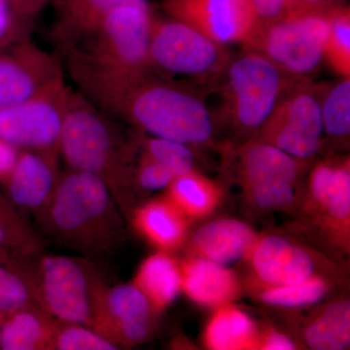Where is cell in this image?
I'll return each instance as SVG.
<instances>
[{"label": "cell", "mask_w": 350, "mask_h": 350, "mask_svg": "<svg viewBox=\"0 0 350 350\" xmlns=\"http://www.w3.org/2000/svg\"><path fill=\"white\" fill-rule=\"evenodd\" d=\"M116 345L90 327L80 324L57 323L52 350H118Z\"/></svg>", "instance_id": "d6a6232c"}, {"label": "cell", "mask_w": 350, "mask_h": 350, "mask_svg": "<svg viewBox=\"0 0 350 350\" xmlns=\"http://www.w3.org/2000/svg\"><path fill=\"white\" fill-rule=\"evenodd\" d=\"M156 312L135 284L109 285L101 297L92 329L119 349L135 347L150 337Z\"/></svg>", "instance_id": "7c38bea8"}, {"label": "cell", "mask_w": 350, "mask_h": 350, "mask_svg": "<svg viewBox=\"0 0 350 350\" xmlns=\"http://www.w3.org/2000/svg\"><path fill=\"white\" fill-rule=\"evenodd\" d=\"M250 2L253 25L247 38L258 29L284 18L301 3V0H250Z\"/></svg>", "instance_id": "d590c367"}, {"label": "cell", "mask_w": 350, "mask_h": 350, "mask_svg": "<svg viewBox=\"0 0 350 350\" xmlns=\"http://www.w3.org/2000/svg\"><path fill=\"white\" fill-rule=\"evenodd\" d=\"M248 197L255 206L261 209H280L291 206L296 199V183L275 182L245 187Z\"/></svg>", "instance_id": "836d02e7"}, {"label": "cell", "mask_w": 350, "mask_h": 350, "mask_svg": "<svg viewBox=\"0 0 350 350\" xmlns=\"http://www.w3.org/2000/svg\"><path fill=\"white\" fill-rule=\"evenodd\" d=\"M144 153L179 176L194 170V156L190 146L162 137L140 139Z\"/></svg>", "instance_id": "1f68e13d"}, {"label": "cell", "mask_w": 350, "mask_h": 350, "mask_svg": "<svg viewBox=\"0 0 350 350\" xmlns=\"http://www.w3.org/2000/svg\"><path fill=\"white\" fill-rule=\"evenodd\" d=\"M19 17L5 0H0V49L21 40V27Z\"/></svg>", "instance_id": "8d00e7d4"}, {"label": "cell", "mask_w": 350, "mask_h": 350, "mask_svg": "<svg viewBox=\"0 0 350 350\" xmlns=\"http://www.w3.org/2000/svg\"><path fill=\"white\" fill-rule=\"evenodd\" d=\"M20 151V149L0 138V183L2 185L12 172Z\"/></svg>", "instance_id": "f35d334b"}, {"label": "cell", "mask_w": 350, "mask_h": 350, "mask_svg": "<svg viewBox=\"0 0 350 350\" xmlns=\"http://www.w3.org/2000/svg\"><path fill=\"white\" fill-rule=\"evenodd\" d=\"M56 319L38 306H27L0 317V349L52 350Z\"/></svg>", "instance_id": "ffe728a7"}, {"label": "cell", "mask_w": 350, "mask_h": 350, "mask_svg": "<svg viewBox=\"0 0 350 350\" xmlns=\"http://www.w3.org/2000/svg\"><path fill=\"white\" fill-rule=\"evenodd\" d=\"M44 239L6 195L0 193V252L34 256L42 252Z\"/></svg>", "instance_id": "4316f807"}, {"label": "cell", "mask_w": 350, "mask_h": 350, "mask_svg": "<svg viewBox=\"0 0 350 350\" xmlns=\"http://www.w3.org/2000/svg\"><path fill=\"white\" fill-rule=\"evenodd\" d=\"M304 1L310 4V5L322 9H332L334 7L345 4V0H304Z\"/></svg>", "instance_id": "60d3db41"}, {"label": "cell", "mask_w": 350, "mask_h": 350, "mask_svg": "<svg viewBox=\"0 0 350 350\" xmlns=\"http://www.w3.org/2000/svg\"><path fill=\"white\" fill-rule=\"evenodd\" d=\"M239 158L244 187L282 181L297 183L306 163L258 138L244 145Z\"/></svg>", "instance_id": "d6986e66"}, {"label": "cell", "mask_w": 350, "mask_h": 350, "mask_svg": "<svg viewBox=\"0 0 350 350\" xmlns=\"http://www.w3.org/2000/svg\"><path fill=\"white\" fill-rule=\"evenodd\" d=\"M324 57L338 75L350 77V11L345 4L331 9Z\"/></svg>", "instance_id": "f546056e"}, {"label": "cell", "mask_w": 350, "mask_h": 350, "mask_svg": "<svg viewBox=\"0 0 350 350\" xmlns=\"http://www.w3.org/2000/svg\"><path fill=\"white\" fill-rule=\"evenodd\" d=\"M323 130L333 139H347L350 133V77H342L321 93Z\"/></svg>", "instance_id": "f1b7e54d"}, {"label": "cell", "mask_w": 350, "mask_h": 350, "mask_svg": "<svg viewBox=\"0 0 350 350\" xmlns=\"http://www.w3.org/2000/svg\"><path fill=\"white\" fill-rule=\"evenodd\" d=\"M308 197L321 227L331 238L349 247V159L328 160L317 165L308 178Z\"/></svg>", "instance_id": "5bb4252c"}, {"label": "cell", "mask_w": 350, "mask_h": 350, "mask_svg": "<svg viewBox=\"0 0 350 350\" xmlns=\"http://www.w3.org/2000/svg\"><path fill=\"white\" fill-rule=\"evenodd\" d=\"M100 110L153 137L188 146L206 144L213 135V116L197 94L150 75L117 94Z\"/></svg>", "instance_id": "277c9868"}, {"label": "cell", "mask_w": 350, "mask_h": 350, "mask_svg": "<svg viewBox=\"0 0 350 350\" xmlns=\"http://www.w3.org/2000/svg\"><path fill=\"white\" fill-rule=\"evenodd\" d=\"M152 7L113 9L98 29L66 49L69 72L98 108L150 75Z\"/></svg>", "instance_id": "6da1fadb"}, {"label": "cell", "mask_w": 350, "mask_h": 350, "mask_svg": "<svg viewBox=\"0 0 350 350\" xmlns=\"http://www.w3.org/2000/svg\"><path fill=\"white\" fill-rule=\"evenodd\" d=\"M259 333L250 315L230 305L216 308L204 334V342L214 350L257 349Z\"/></svg>", "instance_id": "d4e9b609"}, {"label": "cell", "mask_w": 350, "mask_h": 350, "mask_svg": "<svg viewBox=\"0 0 350 350\" xmlns=\"http://www.w3.org/2000/svg\"><path fill=\"white\" fill-rule=\"evenodd\" d=\"M224 76L226 114L239 130L256 133L287 92L303 80L251 51L232 59Z\"/></svg>", "instance_id": "52a82bcc"}, {"label": "cell", "mask_w": 350, "mask_h": 350, "mask_svg": "<svg viewBox=\"0 0 350 350\" xmlns=\"http://www.w3.org/2000/svg\"><path fill=\"white\" fill-rule=\"evenodd\" d=\"M328 291V284L323 278L314 275L303 282L266 287L261 299L268 305L280 308H303L319 303Z\"/></svg>", "instance_id": "4dcf8cb0"}, {"label": "cell", "mask_w": 350, "mask_h": 350, "mask_svg": "<svg viewBox=\"0 0 350 350\" xmlns=\"http://www.w3.org/2000/svg\"><path fill=\"white\" fill-rule=\"evenodd\" d=\"M68 91L63 80L29 100L0 108V138L20 150L59 155Z\"/></svg>", "instance_id": "30bf717a"}, {"label": "cell", "mask_w": 350, "mask_h": 350, "mask_svg": "<svg viewBox=\"0 0 350 350\" xmlns=\"http://www.w3.org/2000/svg\"><path fill=\"white\" fill-rule=\"evenodd\" d=\"M133 284L160 312L172 305L182 291L181 267L167 252L160 251L142 262Z\"/></svg>", "instance_id": "cb8c5ba5"}, {"label": "cell", "mask_w": 350, "mask_h": 350, "mask_svg": "<svg viewBox=\"0 0 350 350\" xmlns=\"http://www.w3.org/2000/svg\"><path fill=\"white\" fill-rule=\"evenodd\" d=\"M244 1H245V2H246V3L250 4V5L251 6V2H250V0H244Z\"/></svg>", "instance_id": "7bdbcfd3"}, {"label": "cell", "mask_w": 350, "mask_h": 350, "mask_svg": "<svg viewBox=\"0 0 350 350\" xmlns=\"http://www.w3.org/2000/svg\"><path fill=\"white\" fill-rule=\"evenodd\" d=\"M181 275L182 291L200 306L218 308L238 296V278L224 265L196 256L184 262Z\"/></svg>", "instance_id": "ac0fdd59"}, {"label": "cell", "mask_w": 350, "mask_h": 350, "mask_svg": "<svg viewBox=\"0 0 350 350\" xmlns=\"http://www.w3.org/2000/svg\"><path fill=\"white\" fill-rule=\"evenodd\" d=\"M149 54L152 68L196 80L224 76L232 57L225 45L174 19L154 16Z\"/></svg>", "instance_id": "ba28073f"}, {"label": "cell", "mask_w": 350, "mask_h": 350, "mask_svg": "<svg viewBox=\"0 0 350 350\" xmlns=\"http://www.w3.org/2000/svg\"><path fill=\"white\" fill-rule=\"evenodd\" d=\"M33 1L36 2V5H38V8L41 10V8H42L44 4H45L48 0H33Z\"/></svg>", "instance_id": "b9f144b4"}, {"label": "cell", "mask_w": 350, "mask_h": 350, "mask_svg": "<svg viewBox=\"0 0 350 350\" xmlns=\"http://www.w3.org/2000/svg\"><path fill=\"white\" fill-rule=\"evenodd\" d=\"M63 80L59 59L31 41L0 49V108L29 100Z\"/></svg>", "instance_id": "8fae6325"}, {"label": "cell", "mask_w": 350, "mask_h": 350, "mask_svg": "<svg viewBox=\"0 0 350 350\" xmlns=\"http://www.w3.org/2000/svg\"><path fill=\"white\" fill-rule=\"evenodd\" d=\"M5 1L14 12L23 19L32 17L40 10L33 0H5Z\"/></svg>", "instance_id": "ab89813d"}, {"label": "cell", "mask_w": 350, "mask_h": 350, "mask_svg": "<svg viewBox=\"0 0 350 350\" xmlns=\"http://www.w3.org/2000/svg\"><path fill=\"white\" fill-rule=\"evenodd\" d=\"M36 218L55 243L96 261L110 256L125 238L123 216L111 191L88 172H62Z\"/></svg>", "instance_id": "7a4b0ae2"}, {"label": "cell", "mask_w": 350, "mask_h": 350, "mask_svg": "<svg viewBox=\"0 0 350 350\" xmlns=\"http://www.w3.org/2000/svg\"><path fill=\"white\" fill-rule=\"evenodd\" d=\"M163 7L172 19L222 45L243 43L252 29V8L244 0H165Z\"/></svg>", "instance_id": "4fadbf2b"}, {"label": "cell", "mask_w": 350, "mask_h": 350, "mask_svg": "<svg viewBox=\"0 0 350 350\" xmlns=\"http://www.w3.org/2000/svg\"><path fill=\"white\" fill-rule=\"evenodd\" d=\"M36 256L0 252V317L27 306L40 308L32 265Z\"/></svg>", "instance_id": "603a6c76"}, {"label": "cell", "mask_w": 350, "mask_h": 350, "mask_svg": "<svg viewBox=\"0 0 350 350\" xmlns=\"http://www.w3.org/2000/svg\"><path fill=\"white\" fill-rule=\"evenodd\" d=\"M57 156L52 152L20 151L3 186L6 197L21 213L36 216L49 202L62 174Z\"/></svg>", "instance_id": "9a60e30c"}, {"label": "cell", "mask_w": 350, "mask_h": 350, "mask_svg": "<svg viewBox=\"0 0 350 350\" xmlns=\"http://www.w3.org/2000/svg\"><path fill=\"white\" fill-rule=\"evenodd\" d=\"M323 133L321 92L303 79L283 96L257 138L306 161L319 153Z\"/></svg>", "instance_id": "9c48e42d"}, {"label": "cell", "mask_w": 350, "mask_h": 350, "mask_svg": "<svg viewBox=\"0 0 350 350\" xmlns=\"http://www.w3.org/2000/svg\"><path fill=\"white\" fill-rule=\"evenodd\" d=\"M121 5L151 6L147 0H62L54 31L57 42L66 49L98 29L108 14Z\"/></svg>", "instance_id": "7402d4cb"}, {"label": "cell", "mask_w": 350, "mask_h": 350, "mask_svg": "<svg viewBox=\"0 0 350 350\" xmlns=\"http://www.w3.org/2000/svg\"><path fill=\"white\" fill-rule=\"evenodd\" d=\"M257 239V234L245 223L221 219L195 232L192 250L199 257L227 266L250 257Z\"/></svg>", "instance_id": "e0dca14e"}, {"label": "cell", "mask_w": 350, "mask_h": 350, "mask_svg": "<svg viewBox=\"0 0 350 350\" xmlns=\"http://www.w3.org/2000/svg\"><path fill=\"white\" fill-rule=\"evenodd\" d=\"M175 178L172 172L142 152L137 167L133 169V184L145 191H158L169 187Z\"/></svg>", "instance_id": "e575fe53"}, {"label": "cell", "mask_w": 350, "mask_h": 350, "mask_svg": "<svg viewBox=\"0 0 350 350\" xmlns=\"http://www.w3.org/2000/svg\"><path fill=\"white\" fill-rule=\"evenodd\" d=\"M257 349L262 350H291L295 349V344L291 338L278 331H267L259 335Z\"/></svg>", "instance_id": "74e56055"}, {"label": "cell", "mask_w": 350, "mask_h": 350, "mask_svg": "<svg viewBox=\"0 0 350 350\" xmlns=\"http://www.w3.org/2000/svg\"><path fill=\"white\" fill-rule=\"evenodd\" d=\"M133 226L152 245L169 252L184 243L188 219L167 197L147 202L133 211Z\"/></svg>", "instance_id": "44dd1931"}, {"label": "cell", "mask_w": 350, "mask_h": 350, "mask_svg": "<svg viewBox=\"0 0 350 350\" xmlns=\"http://www.w3.org/2000/svg\"><path fill=\"white\" fill-rule=\"evenodd\" d=\"M39 306L57 321L92 328L109 286L103 268L86 257L39 253L33 258Z\"/></svg>", "instance_id": "5b68a950"}, {"label": "cell", "mask_w": 350, "mask_h": 350, "mask_svg": "<svg viewBox=\"0 0 350 350\" xmlns=\"http://www.w3.org/2000/svg\"><path fill=\"white\" fill-rule=\"evenodd\" d=\"M68 169L100 177L121 211L133 184V150L118 126L79 92L69 89L59 140Z\"/></svg>", "instance_id": "3957f363"}, {"label": "cell", "mask_w": 350, "mask_h": 350, "mask_svg": "<svg viewBox=\"0 0 350 350\" xmlns=\"http://www.w3.org/2000/svg\"><path fill=\"white\" fill-rule=\"evenodd\" d=\"M167 189L165 197L188 220L209 215L221 200L220 189L194 170L175 177Z\"/></svg>", "instance_id": "484cf974"}, {"label": "cell", "mask_w": 350, "mask_h": 350, "mask_svg": "<svg viewBox=\"0 0 350 350\" xmlns=\"http://www.w3.org/2000/svg\"><path fill=\"white\" fill-rule=\"evenodd\" d=\"M248 259L266 287L303 282L314 275L315 265L310 255L282 237L258 239Z\"/></svg>", "instance_id": "2e32d148"}, {"label": "cell", "mask_w": 350, "mask_h": 350, "mask_svg": "<svg viewBox=\"0 0 350 350\" xmlns=\"http://www.w3.org/2000/svg\"><path fill=\"white\" fill-rule=\"evenodd\" d=\"M330 11L301 0L282 19L253 32L244 49L262 55L287 75L308 79L325 59Z\"/></svg>", "instance_id": "8992f818"}, {"label": "cell", "mask_w": 350, "mask_h": 350, "mask_svg": "<svg viewBox=\"0 0 350 350\" xmlns=\"http://www.w3.org/2000/svg\"><path fill=\"white\" fill-rule=\"evenodd\" d=\"M306 345L315 350H342L350 342V305L340 301L324 308L305 331Z\"/></svg>", "instance_id": "83f0119b"}]
</instances>
